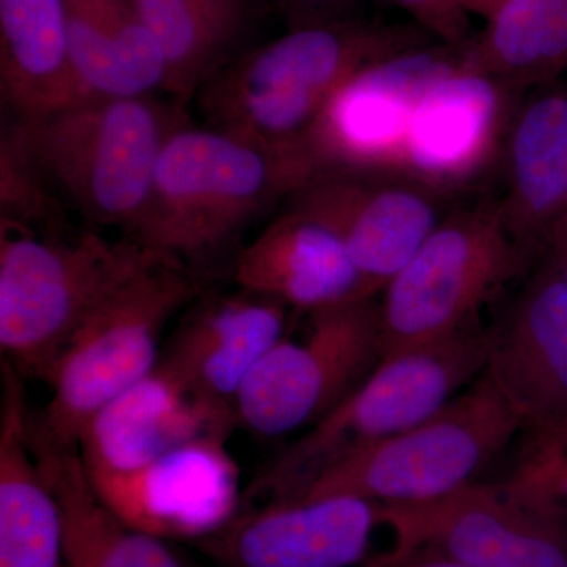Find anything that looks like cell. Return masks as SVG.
<instances>
[{
    "label": "cell",
    "instance_id": "obj_1",
    "mask_svg": "<svg viewBox=\"0 0 567 567\" xmlns=\"http://www.w3.org/2000/svg\"><path fill=\"white\" fill-rule=\"evenodd\" d=\"M440 43L415 22L354 20L290 29L244 50L194 95L205 125L295 156L324 104L358 71Z\"/></svg>",
    "mask_w": 567,
    "mask_h": 567
},
{
    "label": "cell",
    "instance_id": "obj_2",
    "mask_svg": "<svg viewBox=\"0 0 567 567\" xmlns=\"http://www.w3.org/2000/svg\"><path fill=\"white\" fill-rule=\"evenodd\" d=\"M183 104L153 95L85 100L44 117L14 121L0 142L7 159L59 210L95 229L132 235Z\"/></svg>",
    "mask_w": 567,
    "mask_h": 567
},
{
    "label": "cell",
    "instance_id": "obj_3",
    "mask_svg": "<svg viewBox=\"0 0 567 567\" xmlns=\"http://www.w3.org/2000/svg\"><path fill=\"white\" fill-rule=\"evenodd\" d=\"M305 185L293 156L188 121L164 144L147 204L128 237L188 267L233 245Z\"/></svg>",
    "mask_w": 567,
    "mask_h": 567
},
{
    "label": "cell",
    "instance_id": "obj_4",
    "mask_svg": "<svg viewBox=\"0 0 567 567\" xmlns=\"http://www.w3.org/2000/svg\"><path fill=\"white\" fill-rule=\"evenodd\" d=\"M156 254L95 227L63 237L0 218L2 360L47 382L78 328Z\"/></svg>",
    "mask_w": 567,
    "mask_h": 567
},
{
    "label": "cell",
    "instance_id": "obj_5",
    "mask_svg": "<svg viewBox=\"0 0 567 567\" xmlns=\"http://www.w3.org/2000/svg\"><path fill=\"white\" fill-rule=\"evenodd\" d=\"M487 349L488 330L476 319L382 358L341 404L264 466L249 496L290 498L330 466L431 416L483 374Z\"/></svg>",
    "mask_w": 567,
    "mask_h": 567
},
{
    "label": "cell",
    "instance_id": "obj_6",
    "mask_svg": "<svg viewBox=\"0 0 567 567\" xmlns=\"http://www.w3.org/2000/svg\"><path fill=\"white\" fill-rule=\"evenodd\" d=\"M199 293L196 276L174 257H155L107 297L65 346L47 383L39 423L52 442L76 447L93 416L151 374L167 324Z\"/></svg>",
    "mask_w": 567,
    "mask_h": 567
},
{
    "label": "cell",
    "instance_id": "obj_7",
    "mask_svg": "<svg viewBox=\"0 0 567 567\" xmlns=\"http://www.w3.org/2000/svg\"><path fill=\"white\" fill-rule=\"evenodd\" d=\"M520 432V420L483 372L431 416L330 466L286 499L432 502L476 483Z\"/></svg>",
    "mask_w": 567,
    "mask_h": 567
},
{
    "label": "cell",
    "instance_id": "obj_8",
    "mask_svg": "<svg viewBox=\"0 0 567 567\" xmlns=\"http://www.w3.org/2000/svg\"><path fill=\"white\" fill-rule=\"evenodd\" d=\"M535 260L507 229L498 199L453 208L383 289L382 358L480 319V309Z\"/></svg>",
    "mask_w": 567,
    "mask_h": 567
},
{
    "label": "cell",
    "instance_id": "obj_9",
    "mask_svg": "<svg viewBox=\"0 0 567 567\" xmlns=\"http://www.w3.org/2000/svg\"><path fill=\"white\" fill-rule=\"evenodd\" d=\"M298 341L276 342L235 399V420L254 434L309 429L361 385L382 361L379 300L357 298L309 312Z\"/></svg>",
    "mask_w": 567,
    "mask_h": 567
},
{
    "label": "cell",
    "instance_id": "obj_10",
    "mask_svg": "<svg viewBox=\"0 0 567 567\" xmlns=\"http://www.w3.org/2000/svg\"><path fill=\"white\" fill-rule=\"evenodd\" d=\"M461 65L462 47L435 43L353 74L295 151L308 183L334 174L401 175L417 104L440 78Z\"/></svg>",
    "mask_w": 567,
    "mask_h": 567
},
{
    "label": "cell",
    "instance_id": "obj_11",
    "mask_svg": "<svg viewBox=\"0 0 567 567\" xmlns=\"http://www.w3.org/2000/svg\"><path fill=\"white\" fill-rule=\"evenodd\" d=\"M393 547L382 567L415 554L473 567H567V516L532 505L502 484L473 483L416 505H379Z\"/></svg>",
    "mask_w": 567,
    "mask_h": 567
},
{
    "label": "cell",
    "instance_id": "obj_12",
    "mask_svg": "<svg viewBox=\"0 0 567 567\" xmlns=\"http://www.w3.org/2000/svg\"><path fill=\"white\" fill-rule=\"evenodd\" d=\"M93 494L126 527L166 540H205L238 514L240 470L226 436H204L130 472H87Z\"/></svg>",
    "mask_w": 567,
    "mask_h": 567
},
{
    "label": "cell",
    "instance_id": "obj_13",
    "mask_svg": "<svg viewBox=\"0 0 567 567\" xmlns=\"http://www.w3.org/2000/svg\"><path fill=\"white\" fill-rule=\"evenodd\" d=\"M450 199L404 175L360 173L315 178L286 200L341 238L377 297L450 213Z\"/></svg>",
    "mask_w": 567,
    "mask_h": 567
},
{
    "label": "cell",
    "instance_id": "obj_14",
    "mask_svg": "<svg viewBox=\"0 0 567 567\" xmlns=\"http://www.w3.org/2000/svg\"><path fill=\"white\" fill-rule=\"evenodd\" d=\"M525 95L457 66L425 92L406 137L401 175L453 199L502 159L511 118Z\"/></svg>",
    "mask_w": 567,
    "mask_h": 567
},
{
    "label": "cell",
    "instance_id": "obj_15",
    "mask_svg": "<svg viewBox=\"0 0 567 567\" xmlns=\"http://www.w3.org/2000/svg\"><path fill=\"white\" fill-rule=\"evenodd\" d=\"M380 527L379 503L357 496L276 499L203 543L226 567H353Z\"/></svg>",
    "mask_w": 567,
    "mask_h": 567
},
{
    "label": "cell",
    "instance_id": "obj_16",
    "mask_svg": "<svg viewBox=\"0 0 567 567\" xmlns=\"http://www.w3.org/2000/svg\"><path fill=\"white\" fill-rule=\"evenodd\" d=\"M488 330L484 374L522 429L567 417V284L540 257L502 322Z\"/></svg>",
    "mask_w": 567,
    "mask_h": 567
},
{
    "label": "cell",
    "instance_id": "obj_17",
    "mask_svg": "<svg viewBox=\"0 0 567 567\" xmlns=\"http://www.w3.org/2000/svg\"><path fill=\"white\" fill-rule=\"evenodd\" d=\"M234 427V413L205 401L159 361L92 417L76 450L87 472H130L194 440L229 439Z\"/></svg>",
    "mask_w": 567,
    "mask_h": 567
},
{
    "label": "cell",
    "instance_id": "obj_18",
    "mask_svg": "<svg viewBox=\"0 0 567 567\" xmlns=\"http://www.w3.org/2000/svg\"><path fill=\"white\" fill-rule=\"evenodd\" d=\"M289 308L238 289L204 298L186 311L164 346L162 363L210 404L234 413L256 364L286 336Z\"/></svg>",
    "mask_w": 567,
    "mask_h": 567
},
{
    "label": "cell",
    "instance_id": "obj_19",
    "mask_svg": "<svg viewBox=\"0 0 567 567\" xmlns=\"http://www.w3.org/2000/svg\"><path fill=\"white\" fill-rule=\"evenodd\" d=\"M238 289L309 312L374 298L344 244L322 221L289 205L235 257Z\"/></svg>",
    "mask_w": 567,
    "mask_h": 567
},
{
    "label": "cell",
    "instance_id": "obj_20",
    "mask_svg": "<svg viewBox=\"0 0 567 567\" xmlns=\"http://www.w3.org/2000/svg\"><path fill=\"white\" fill-rule=\"evenodd\" d=\"M499 163L507 229L540 259L548 233L567 213V84L557 81L520 100Z\"/></svg>",
    "mask_w": 567,
    "mask_h": 567
},
{
    "label": "cell",
    "instance_id": "obj_21",
    "mask_svg": "<svg viewBox=\"0 0 567 567\" xmlns=\"http://www.w3.org/2000/svg\"><path fill=\"white\" fill-rule=\"evenodd\" d=\"M24 377L2 360L0 567L65 566L59 496L33 451Z\"/></svg>",
    "mask_w": 567,
    "mask_h": 567
},
{
    "label": "cell",
    "instance_id": "obj_22",
    "mask_svg": "<svg viewBox=\"0 0 567 567\" xmlns=\"http://www.w3.org/2000/svg\"><path fill=\"white\" fill-rule=\"evenodd\" d=\"M65 9L81 102L166 91V58L134 0H65Z\"/></svg>",
    "mask_w": 567,
    "mask_h": 567
},
{
    "label": "cell",
    "instance_id": "obj_23",
    "mask_svg": "<svg viewBox=\"0 0 567 567\" xmlns=\"http://www.w3.org/2000/svg\"><path fill=\"white\" fill-rule=\"evenodd\" d=\"M0 91L14 121L81 103L65 0H0Z\"/></svg>",
    "mask_w": 567,
    "mask_h": 567
},
{
    "label": "cell",
    "instance_id": "obj_24",
    "mask_svg": "<svg viewBox=\"0 0 567 567\" xmlns=\"http://www.w3.org/2000/svg\"><path fill=\"white\" fill-rule=\"evenodd\" d=\"M33 451L59 496L65 524L63 567H183L166 540L126 527L93 494L76 447L52 442L31 421Z\"/></svg>",
    "mask_w": 567,
    "mask_h": 567
},
{
    "label": "cell",
    "instance_id": "obj_25",
    "mask_svg": "<svg viewBox=\"0 0 567 567\" xmlns=\"http://www.w3.org/2000/svg\"><path fill=\"white\" fill-rule=\"evenodd\" d=\"M167 63L166 92L194 99L200 85L230 59L252 31L262 0H134Z\"/></svg>",
    "mask_w": 567,
    "mask_h": 567
},
{
    "label": "cell",
    "instance_id": "obj_26",
    "mask_svg": "<svg viewBox=\"0 0 567 567\" xmlns=\"http://www.w3.org/2000/svg\"><path fill=\"white\" fill-rule=\"evenodd\" d=\"M462 47V66L525 95L567 70V0H509Z\"/></svg>",
    "mask_w": 567,
    "mask_h": 567
},
{
    "label": "cell",
    "instance_id": "obj_27",
    "mask_svg": "<svg viewBox=\"0 0 567 567\" xmlns=\"http://www.w3.org/2000/svg\"><path fill=\"white\" fill-rule=\"evenodd\" d=\"M503 486L532 505L567 516V417L522 429L516 461Z\"/></svg>",
    "mask_w": 567,
    "mask_h": 567
},
{
    "label": "cell",
    "instance_id": "obj_28",
    "mask_svg": "<svg viewBox=\"0 0 567 567\" xmlns=\"http://www.w3.org/2000/svg\"><path fill=\"white\" fill-rule=\"evenodd\" d=\"M406 11L415 24L431 33L440 43L464 47L472 39L468 11L461 0H388Z\"/></svg>",
    "mask_w": 567,
    "mask_h": 567
},
{
    "label": "cell",
    "instance_id": "obj_29",
    "mask_svg": "<svg viewBox=\"0 0 567 567\" xmlns=\"http://www.w3.org/2000/svg\"><path fill=\"white\" fill-rule=\"evenodd\" d=\"M268 11H274L287 31L308 25L331 24L363 17L365 0H262Z\"/></svg>",
    "mask_w": 567,
    "mask_h": 567
},
{
    "label": "cell",
    "instance_id": "obj_30",
    "mask_svg": "<svg viewBox=\"0 0 567 567\" xmlns=\"http://www.w3.org/2000/svg\"><path fill=\"white\" fill-rule=\"evenodd\" d=\"M543 257L550 260L567 284V213L548 233Z\"/></svg>",
    "mask_w": 567,
    "mask_h": 567
},
{
    "label": "cell",
    "instance_id": "obj_31",
    "mask_svg": "<svg viewBox=\"0 0 567 567\" xmlns=\"http://www.w3.org/2000/svg\"><path fill=\"white\" fill-rule=\"evenodd\" d=\"M382 567H473L464 563L454 561V559L439 557L431 554H415L409 557L395 559Z\"/></svg>",
    "mask_w": 567,
    "mask_h": 567
},
{
    "label": "cell",
    "instance_id": "obj_32",
    "mask_svg": "<svg viewBox=\"0 0 567 567\" xmlns=\"http://www.w3.org/2000/svg\"><path fill=\"white\" fill-rule=\"evenodd\" d=\"M509 0H461L462 7L468 14H476L483 20H491L492 17L502 9Z\"/></svg>",
    "mask_w": 567,
    "mask_h": 567
}]
</instances>
